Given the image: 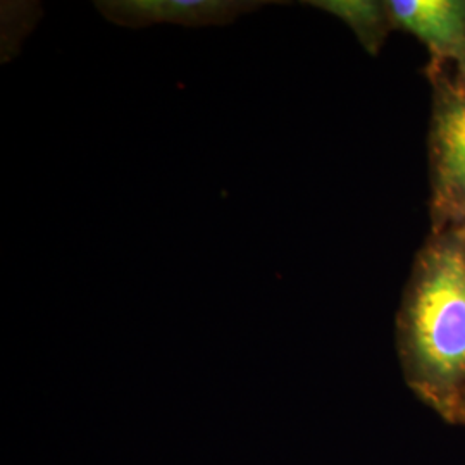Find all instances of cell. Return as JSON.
<instances>
[{
    "mask_svg": "<svg viewBox=\"0 0 465 465\" xmlns=\"http://www.w3.org/2000/svg\"><path fill=\"white\" fill-rule=\"evenodd\" d=\"M450 424H457V426H465V393L462 400H460V403H459V407H457V411H455V416L451 419V422Z\"/></svg>",
    "mask_w": 465,
    "mask_h": 465,
    "instance_id": "cell-6",
    "label": "cell"
},
{
    "mask_svg": "<svg viewBox=\"0 0 465 465\" xmlns=\"http://www.w3.org/2000/svg\"><path fill=\"white\" fill-rule=\"evenodd\" d=\"M303 4L343 21L371 55L381 52L388 35L393 32L386 0H312Z\"/></svg>",
    "mask_w": 465,
    "mask_h": 465,
    "instance_id": "cell-5",
    "label": "cell"
},
{
    "mask_svg": "<svg viewBox=\"0 0 465 465\" xmlns=\"http://www.w3.org/2000/svg\"><path fill=\"white\" fill-rule=\"evenodd\" d=\"M386 9L393 30L426 45L428 66L465 73V0H386Z\"/></svg>",
    "mask_w": 465,
    "mask_h": 465,
    "instance_id": "cell-4",
    "label": "cell"
},
{
    "mask_svg": "<svg viewBox=\"0 0 465 465\" xmlns=\"http://www.w3.org/2000/svg\"><path fill=\"white\" fill-rule=\"evenodd\" d=\"M271 0H97L94 5L109 23L124 28L182 25L188 28L226 26Z\"/></svg>",
    "mask_w": 465,
    "mask_h": 465,
    "instance_id": "cell-3",
    "label": "cell"
},
{
    "mask_svg": "<svg viewBox=\"0 0 465 465\" xmlns=\"http://www.w3.org/2000/svg\"><path fill=\"white\" fill-rule=\"evenodd\" d=\"M432 86L430 128L431 232L465 224V73L426 66Z\"/></svg>",
    "mask_w": 465,
    "mask_h": 465,
    "instance_id": "cell-2",
    "label": "cell"
},
{
    "mask_svg": "<svg viewBox=\"0 0 465 465\" xmlns=\"http://www.w3.org/2000/svg\"><path fill=\"white\" fill-rule=\"evenodd\" d=\"M395 338L407 386L451 422L465 393V224L434 230L417 252Z\"/></svg>",
    "mask_w": 465,
    "mask_h": 465,
    "instance_id": "cell-1",
    "label": "cell"
}]
</instances>
